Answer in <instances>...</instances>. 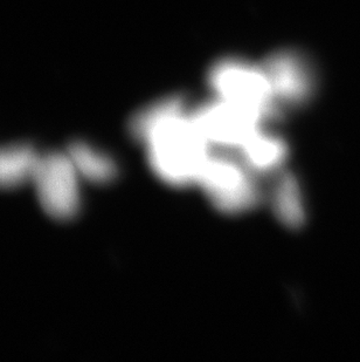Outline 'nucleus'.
<instances>
[{
    "instance_id": "obj_4",
    "label": "nucleus",
    "mask_w": 360,
    "mask_h": 362,
    "mask_svg": "<svg viewBox=\"0 0 360 362\" xmlns=\"http://www.w3.org/2000/svg\"><path fill=\"white\" fill-rule=\"evenodd\" d=\"M80 175L68 154L40 155L32 183L37 190L41 208L59 221L78 215L81 206Z\"/></svg>"
},
{
    "instance_id": "obj_10",
    "label": "nucleus",
    "mask_w": 360,
    "mask_h": 362,
    "mask_svg": "<svg viewBox=\"0 0 360 362\" xmlns=\"http://www.w3.org/2000/svg\"><path fill=\"white\" fill-rule=\"evenodd\" d=\"M39 158L40 155L28 146L0 151V188H16L32 182Z\"/></svg>"
},
{
    "instance_id": "obj_6",
    "label": "nucleus",
    "mask_w": 360,
    "mask_h": 362,
    "mask_svg": "<svg viewBox=\"0 0 360 362\" xmlns=\"http://www.w3.org/2000/svg\"><path fill=\"white\" fill-rule=\"evenodd\" d=\"M281 108L299 107L313 99L316 78L309 62L290 52L272 55L262 65Z\"/></svg>"
},
{
    "instance_id": "obj_2",
    "label": "nucleus",
    "mask_w": 360,
    "mask_h": 362,
    "mask_svg": "<svg viewBox=\"0 0 360 362\" xmlns=\"http://www.w3.org/2000/svg\"><path fill=\"white\" fill-rule=\"evenodd\" d=\"M197 187L217 212L227 216L254 211L267 199L261 177L232 151H212Z\"/></svg>"
},
{
    "instance_id": "obj_1",
    "label": "nucleus",
    "mask_w": 360,
    "mask_h": 362,
    "mask_svg": "<svg viewBox=\"0 0 360 362\" xmlns=\"http://www.w3.org/2000/svg\"><path fill=\"white\" fill-rule=\"evenodd\" d=\"M181 96L153 103L130 120V136L145 149L152 174L171 188L197 187L205 163L212 154Z\"/></svg>"
},
{
    "instance_id": "obj_8",
    "label": "nucleus",
    "mask_w": 360,
    "mask_h": 362,
    "mask_svg": "<svg viewBox=\"0 0 360 362\" xmlns=\"http://www.w3.org/2000/svg\"><path fill=\"white\" fill-rule=\"evenodd\" d=\"M272 178L274 181L265 201L269 202L275 218L286 229H302L308 221V208L299 178L286 169Z\"/></svg>"
},
{
    "instance_id": "obj_7",
    "label": "nucleus",
    "mask_w": 360,
    "mask_h": 362,
    "mask_svg": "<svg viewBox=\"0 0 360 362\" xmlns=\"http://www.w3.org/2000/svg\"><path fill=\"white\" fill-rule=\"evenodd\" d=\"M268 126L260 128L245 146L235 153L261 178L272 177L284 170L290 156V147L286 139Z\"/></svg>"
},
{
    "instance_id": "obj_9",
    "label": "nucleus",
    "mask_w": 360,
    "mask_h": 362,
    "mask_svg": "<svg viewBox=\"0 0 360 362\" xmlns=\"http://www.w3.org/2000/svg\"><path fill=\"white\" fill-rule=\"evenodd\" d=\"M67 154L80 177L95 185H108L119 176V164L115 160L88 144L75 142L69 146Z\"/></svg>"
},
{
    "instance_id": "obj_5",
    "label": "nucleus",
    "mask_w": 360,
    "mask_h": 362,
    "mask_svg": "<svg viewBox=\"0 0 360 362\" xmlns=\"http://www.w3.org/2000/svg\"><path fill=\"white\" fill-rule=\"evenodd\" d=\"M194 124L213 151L236 153L267 123L248 112L213 98L191 108Z\"/></svg>"
},
{
    "instance_id": "obj_3",
    "label": "nucleus",
    "mask_w": 360,
    "mask_h": 362,
    "mask_svg": "<svg viewBox=\"0 0 360 362\" xmlns=\"http://www.w3.org/2000/svg\"><path fill=\"white\" fill-rule=\"evenodd\" d=\"M210 87L217 99L248 112L267 124L279 119L282 112L262 66L227 59L212 69Z\"/></svg>"
}]
</instances>
